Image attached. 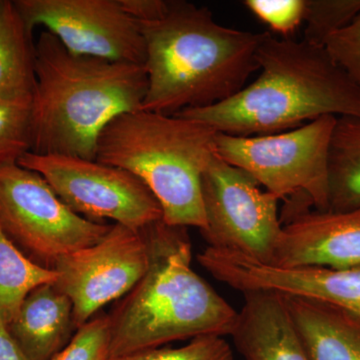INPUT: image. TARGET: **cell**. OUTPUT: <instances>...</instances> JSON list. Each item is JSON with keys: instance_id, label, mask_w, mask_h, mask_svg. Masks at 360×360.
<instances>
[{"instance_id": "cell-1", "label": "cell", "mask_w": 360, "mask_h": 360, "mask_svg": "<svg viewBox=\"0 0 360 360\" xmlns=\"http://www.w3.org/2000/svg\"><path fill=\"white\" fill-rule=\"evenodd\" d=\"M137 23L146 44L143 110L175 115L215 105L245 89L259 70L265 32L219 25L207 7L168 0L162 18Z\"/></svg>"}, {"instance_id": "cell-2", "label": "cell", "mask_w": 360, "mask_h": 360, "mask_svg": "<svg viewBox=\"0 0 360 360\" xmlns=\"http://www.w3.org/2000/svg\"><path fill=\"white\" fill-rule=\"evenodd\" d=\"M257 61L260 75L236 96L175 115L236 136L279 134L323 116L360 118V89L324 47L265 32Z\"/></svg>"}, {"instance_id": "cell-3", "label": "cell", "mask_w": 360, "mask_h": 360, "mask_svg": "<svg viewBox=\"0 0 360 360\" xmlns=\"http://www.w3.org/2000/svg\"><path fill=\"white\" fill-rule=\"evenodd\" d=\"M32 149L96 160L99 135L122 113L142 110L144 65L71 53L53 34L35 44Z\"/></svg>"}, {"instance_id": "cell-4", "label": "cell", "mask_w": 360, "mask_h": 360, "mask_svg": "<svg viewBox=\"0 0 360 360\" xmlns=\"http://www.w3.org/2000/svg\"><path fill=\"white\" fill-rule=\"evenodd\" d=\"M149 264L110 315V357L200 336L231 335L238 311L193 269L186 227L162 219L142 229Z\"/></svg>"}, {"instance_id": "cell-5", "label": "cell", "mask_w": 360, "mask_h": 360, "mask_svg": "<svg viewBox=\"0 0 360 360\" xmlns=\"http://www.w3.org/2000/svg\"><path fill=\"white\" fill-rule=\"evenodd\" d=\"M205 123L143 110L122 113L99 135L96 160L131 172L148 187L174 226L206 227L201 176L217 153Z\"/></svg>"}, {"instance_id": "cell-6", "label": "cell", "mask_w": 360, "mask_h": 360, "mask_svg": "<svg viewBox=\"0 0 360 360\" xmlns=\"http://www.w3.org/2000/svg\"><path fill=\"white\" fill-rule=\"evenodd\" d=\"M335 116H323L279 134L215 137L217 155L241 168L277 200L329 210V148Z\"/></svg>"}, {"instance_id": "cell-7", "label": "cell", "mask_w": 360, "mask_h": 360, "mask_svg": "<svg viewBox=\"0 0 360 360\" xmlns=\"http://www.w3.org/2000/svg\"><path fill=\"white\" fill-rule=\"evenodd\" d=\"M0 224L30 259L53 269L59 258L99 243L113 224L80 217L41 175L11 163L0 167Z\"/></svg>"}, {"instance_id": "cell-8", "label": "cell", "mask_w": 360, "mask_h": 360, "mask_svg": "<svg viewBox=\"0 0 360 360\" xmlns=\"http://www.w3.org/2000/svg\"><path fill=\"white\" fill-rule=\"evenodd\" d=\"M18 165L41 175L72 212L91 221L112 220L134 231L162 219L148 187L131 172L97 160L28 153Z\"/></svg>"}, {"instance_id": "cell-9", "label": "cell", "mask_w": 360, "mask_h": 360, "mask_svg": "<svg viewBox=\"0 0 360 360\" xmlns=\"http://www.w3.org/2000/svg\"><path fill=\"white\" fill-rule=\"evenodd\" d=\"M201 193L208 248L270 264L283 229L276 196L217 153L201 176Z\"/></svg>"}, {"instance_id": "cell-10", "label": "cell", "mask_w": 360, "mask_h": 360, "mask_svg": "<svg viewBox=\"0 0 360 360\" xmlns=\"http://www.w3.org/2000/svg\"><path fill=\"white\" fill-rule=\"evenodd\" d=\"M30 30L44 26L77 56L144 65L146 44L139 23L120 0H15Z\"/></svg>"}, {"instance_id": "cell-11", "label": "cell", "mask_w": 360, "mask_h": 360, "mask_svg": "<svg viewBox=\"0 0 360 360\" xmlns=\"http://www.w3.org/2000/svg\"><path fill=\"white\" fill-rule=\"evenodd\" d=\"M149 264L142 231L113 224L96 245L59 258L56 285L70 297L77 329L139 283Z\"/></svg>"}, {"instance_id": "cell-12", "label": "cell", "mask_w": 360, "mask_h": 360, "mask_svg": "<svg viewBox=\"0 0 360 360\" xmlns=\"http://www.w3.org/2000/svg\"><path fill=\"white\" fill-rule=\"evenodd\" d=\"M200 262L215 279L240 292L266 291L307 298L360 319V267H281L215 248H206Z\"/></svg>"}, {"instance_id": "cell-13", "label": "cell", "mask_w": 360, "mask_h": 360, "mask_svg": "<svg viewBox=\"0 0 360 360\" xmlns=\"http://www.w3.org/2000/svg\"><path fill=\"white\" fill-rule=\"evenodd\" d=\"M269 264L360 267V206L345 212L309 210L285 220Z\"/></svg>"}, {"instance_id": "cell-14", "label": "cell", "mask_w": 360, "mask_h": 360, "mask_svg": "<svg viewBox=\"0 0 360 360\" xmlns=\"http://www.w3.org/2000/svg\"><path fill=\"white\" fill-rule=\"evenodd\" d=\"M243 295L245 303L231 336L245 360H309L283 295L266 291Z\"/></svg>"}, {"instance_id": "cell-15", "label": "cell", "mask_w": 360, "mask_h": 360, "mask_svg": "<svg viewBox=\"0 0 360 360\" xmlns=\"http://www.w3.org/2000/svg\"><path fill=\"white\" fill-rule=\"evenodd\" d=\"M6 326L27 360H51L77 330L72 303L56 283L32 290Z\"/></svg>"}, {"instance_id": "cell-16", "label": "cell", "mask_w": 360, "mask_h": 360, "mask_svg": "<svg viewBox=\"0 0 360 360\" xmlns=\"http://www.w3.org/2000/svg\"><path fill=\"white\" fill-rule=\"evenodd\" d=\"M283 296L309 360H360V319L326 303Z\"/></svg>"}, {"instance_id": "cell-17", "label": "cell", "mask_w": 360, "mask_h": 360, "mask_svg": "<svg viewBox=\"0 0 360 360\" xmlns=\"http://www.w3.org/2000/svg\"><path fill=\"white\" fill-rule=\"evenodd\" d=\"M35 44L11 0H0V98L33 94Z\"/></svg>"}, {"instance_id": "cell-18", "label": "cell", "mask_w": 360, "mask_h": 360, "mask_svg": "<svg viewBox=\"0 0 360 360\" xmlns=\"http://www.w3.org/2000/svg\"><path fill=\"white\" fill-rule=\"evenodd\" d=\"M329 210L360 206V118L338 117L329 148Z\"/></svg>"}, {"instance_id": "cell-19", "label": "cell", "mask_w": 360, "mask_h": 360, "mask_svg": "<svg viewBox=\"0 0 360 360\" xmlns=\"http://www.w3.org/2000/svg\"><path fill=\"white\" fill-rule=\"evenodd\" d=\"M56 270L30 259L7 236L0 224V321L8 324L35 288L56 283Z\"/></svg>"}, {"instance_id": "cell-20", "label": "cell", "mask_w": 360, "mask_h": 360, "mask_svg": "<svg viewBox=\"0 0 360 360\" xmlns=\"http://www.w3.org/2000/svg\"><path fill=\"white\" fill-rule=\"evenodd\" d=\"M32 149V94L0 98V167Z\"/></svg>"}, {"instance_id": "cell-21", "label": "cell", "mask_w": 360, "mask_h": 360, "mask_svg": "<svg viewBox=\"0 0 360 360\" xmlns=\"http://www.w3.org/2000/svg\"><path fill=\"white\" fill-rule=\"evenodd\" d=\"M360 13V0H305L304 40L323 47L333 33Z\"/></svg>"}, {"instance_id": "cell-22", "label": "cell", "mask_w": 360, "mask_h": 360, "mask_svg": "<svg viewBox=\"0 0 360 360\" xmlns=\"http://www.w3.org/2000/svg\"><path fill=\"white\" fill-rule=\"evenodd\" d=\"M108 360H234V355L224 338L206 335L193 338L182 347L149 348Z\"/></svg>"}, {"instance_id": "cell-23", "label": "cell", "mask_w": 360, "mask_h": 360, "mask_svg": "<svg viewBox=\"0 0 360 360\" xmlns=\"http://www.w3.org/2000/svg\"><path fill=\"white\" fill-rule=\"evenodd\" d=\"M110 359V315H96L80 326L70 342L51 360H108Z\"/></svg>"}, {"instance_id": "cell-24", "label": "cell", "mask_w": 360, "mask_h": 360, "mask_svg": "<svg viewBox=\"0 0 360 360\" xmlns=\"http://www.w3.org/2000/svg\"><path fill=\"white\" fill-rule=\"evenodd\" d=\"M243 4L283 39H290L303 22L305 0H245Z\"/></svg>"}, {"instance_id": "cell-25", "label": "cell", "mask_w": 360, "mask_h": 360, "mask_svg": "<svg viewBox=\"0 0 360 360\" xmlns=\"http://www.w3.org/2000/svg\"><path fill=\"white\" fill-rule=\"evenodd\" d=\"M323 47L333 63L360 89V13L347 26L331 34Z\"/></svg>"}, {"instance_id": "cell-26", "label": "cell", "mask_w": 360, "mask_h": 360, "mask_svg": "<svg viewBox=\"0 0 360 360\" xmlns=\"http://www.w3.org/2000/svg\"><path fill=\"white\" fill-rule=\"evenodd\" d=\"M120 4L137 22H150L165 15L168 0H120Z\"/></svg>"}, {"instance_id": "cell-27", "label": "cell", "mask_w": 360, "mask_h": 360, "mask_svg": "<svg viewBox=\"0 0 360 360\" xmlns=\"http://www.w3.org/2000/svg\"><path fill=\"white\" fill-rule=\"evenodd\" d=\"M0 360H27L9 335L6 324L0 321Z\"/></svg>"}]
</instances>
